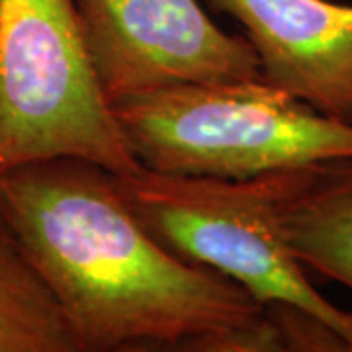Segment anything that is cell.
Returning a JSON list of instances; mask_svg holds the SVG:
<instances>
[{
  "mask_svg": "<svg viewBox=\"0 0 352 352\" xmlns=\"http://www.w3.org/2000/svg\"><path fill=\"white\" fill-rule=\"evenodd\" d=\"M2 221L47 280L80 352H231L266 305L178 258L139 221L116 175L78 157L0 173Z\"/></svg>",
  "mask_w": 352,
  "mask_h": 352,
  "instance_id": "1",
  "label": "cell"
},
{
  "mask_svg": "<svg viewBox=\"0 0 352 352\" xmlns=\"http://www.w3.org/2000/svg\"><path fill=\"white\" fill-rule=\"evenodd\" d=\"M112 112L139 163L164 175L245 180L352 159V122L263 78L176 85L116 102Z\"/></svg>",
  "mask_w": 352,
  "mask_h": 352,
  "instance_id": "2",
  "label": "cell"
},
{
  "mask_svg": "<svg viewBox=\"0 0 352 352\" xmlns=\"http://www.w3.org/2000/svg\"><path fill=\"white\" fill-rule=\"evenodd\" d=\"M53 157L118 176L143 166L98 85L76 0H0V173Z\"/></svg>",
  "mask_w": 352,
  "mask_h": 352,
  "instance_id": "3",
  "label": "cell"
},
{
  "mask_svg": "<svg viewBox=\"0 0 352 352\" xmlns=\"http://www.w3.org/2000/svg\"><path fill=\"white\" fill-rule=\"evenodd\" d=\"M116 184L145 229L178 258L223 274L264 305L284 303L315 315L352 352V314L309 284L282 237L274 173L226 180L141 166L116 175Z\"/></svg>",
  "mask_w": 352,
  "mask_h": 352,
  "instance_id": "4",
  "label": "cell"
},
{
  "mask_svg": "<svg viewBox=\"0 0 352 352\" xmlns=\"http://www.w3.org/2000/svg\"><path fill=\"white\" fill-rule=\"evenodd\" d=\"M90 61L110 106L176 85L263 78L247 38L198 0H76Z\"/></svg>",
  "mask_w": 352,
  "mask_h": 352,
  "instance_id": "5",
  "label": "cell"
},
{
  "mask_svg": "<svg viewBox=\"0 0 352 352\" xmlns=\"http://www.w3.org/2000/svg\"><path fill=\"white\" fill-rule=\"evenodd\" d=\"M237 20L270 87L352 122V6L331 0H208Z\"/></svg>",
  "mask_w": 352,
  "mask_h": 352,
  "instance_id": "6",
  "label": "cell"
},
{
  "mask_svg": "<svg viewBox=\"0 0 352 352\" xmlns=\"http://www.w3.org/2000/svg\"><path fill=\"white\" fill-rule=\"evenodd\" d=\"M282 237L302 264L352 289V159L274 173Z\"/></svg>",
  "mask_w": 352,
  "mask_h": 352,
  "instance_id": "7",
  "label": "cell"
},
{
  "mask_svg": "<svg viewBox=\"0 0 352 352\" xmlns=\"http://www.w3.org/2000/svg\"><path fill=\"white\" fill-rule=\"evenodd\" d=\"M0 352H80L63 305L0 223Z\"/></svg>",
  "mask_w": 352,
  "mask_h": 352,
  "instance_id": "8",
  "label": "cell"
},
{
  "mask_svg": "<svg viewBox=\"0 0 352 352\" xmlns=\"http://www.w3.org/2000/svg\"><path fill=\"white\" fill-rule=\"evenodd\" d=\"M0 223H2V196H0Z\"/></svg>",
  "mask_w": 352,
  "mask_h": 352,
  "instance_id": "9",
  "label": "cell"
}]
</instances>
